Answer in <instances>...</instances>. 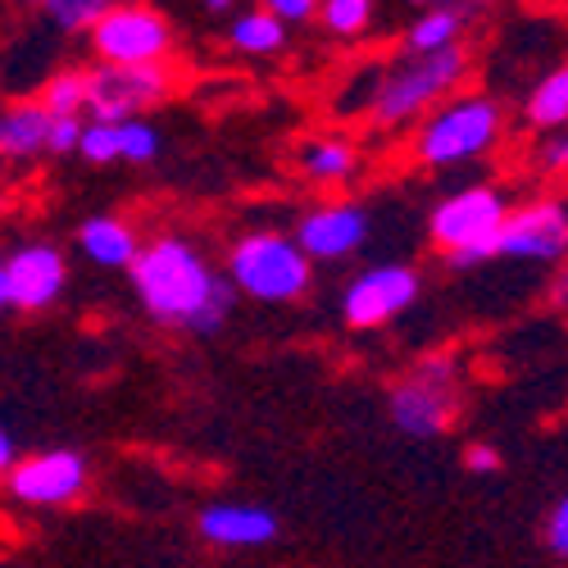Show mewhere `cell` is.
I'll return each mask as SVG.
<instances>
[{"label": "cell", "instance_id": "17", "mask_svg": "<svg viewBox=\"0 0 568 568\" xmlns=\"http://www.w3.org/2000/svg\"><path fill=\"white\" fill-rule=\"evenodd\" d=\"M359 146L355 141H346V136H310L305 146L296 151V169L310 178V182H318V186H342V182H351L355 173H359Z\"/></svg>", "mask_w": 568, "mask_h": 568}, {"label": "cell", "instance_id": "33", "mask_svg": "<svg viewBox=\"0 0 568 568\" xmlns=\"http://www.w3.org/2000/svg\"><path fill=\"white\" fill-rule=\"evenodd\" d=\"M10 310V301H6V260H0V314Z\"/></svg>", "mask_w": 568, "mask_h": 568}, {"label": "cell", "instance_id": "26", "mask_svg": "<svg viewBox=\"0 0 568 568\" xmlns=\"http://www.w3.org/2000/svg\"><path fill=\"white\" fill-rule=\"evenodd\" d=\"M541 541H546V550H550L555 559L568 555V500H564V496H555L550 509L541 514Z\"/></svg>", "mask_w": 568, "mask_h": 568}, {"label": "cell", "instance_id": "14", "mask_svg": "<svg viewBox=\"0 0 568 568\" xmlns=\"http://www.w3.org/2000/svg\"><path fill=\"white\" fill-rule=\"evenodd\" d=\"M277 514L251 500H214L196 514V532L219 550H260L277 537Z\"/></svg>", "mask_w": 568, "mask_h": 568}, {"label": "cell", "instance_id": "27", "mask_svg": "<svg viewBox=\"0 0 568 568\" xmlns=\"http://www.w3.org/2000/svg\"><path fill=\"white\" fill-rule=\"evenodd\" d=\"M260 10L273 14L282 28H296V23L318 19V0H260Z\"/></svg>", "mask_w": 568, "mask_h": 568}, {"label": "cell", "instance_id": "31", "mask_svg": "<svg viewBox=\"0 0 568 568\" xmlns=\"http://www.w3.org/2000/svg\"><path fill=\"white\" fill-rule=\"evenodd\" d=\"M14 459H19V446H14V437H10L6 423H0V478L10 473V464H14Z\"/></svg>", "mask_w": 568, "mask_h": 568}, {"label": "cell", "instance_id": "7", "mask_svg": "<svg viewBox=\"0 0 568 568\" xmlns=\"http://www.w3.org/2000/svg\"><path fill=\"white\" fill-rule=\"evenodd\" d=\"M87 78V114L91 123H123L146 119L160 101H169L173 73L169 64H97L82 69Z\"/></svg>", "mask_w": 568, "mask_h": 568}, {"label": "cell", "instance_id": "35", "mask_svg": "<svg viewBox=\"0 0 568 568\" xmlns=\"http://www.w3.org/2000/svg\"><path fill=\"white\" fill-rule=\"evenodd\" d=\"M23 6H45V0H23Z\"/></svg>", "mask_w": 568, "mask_h": 568}, {"label": "cell", "instance_id": "9", "mask_svg": "<svg viewBox=\"0 0 568 568\" xmlns=\"http://www.w3.org/2000/svg\"><path fill=\"white\" fill-rule=\"evenodd\" d=\"M423 292V277L414 264L405 260H383V264H368L359 268L346 292H342V318L355 333H373V327H387L396 323Z\"/></svg>", "mask_w": 568, "mask_h": 568}, {"label": "cell", "instance_id": "18", "mask_svg": "<svg viewBox=\"0 0 568 568\" xmlns=\"http://www.w3.org/2000/svg\"><path fill=\"white\" fill-rule=\"evenodd\" d=\"M45 128H51V114H45L37 101H14L0 110V160L6 164H23L32 155L45 151Z\"/></svg>", "mask_w": 568, "mask_h": 568}, {"label": "cell", "instance_id": "5", "mask_svg": "<svg viewBox=\"0 0 568 568\" xmlns=\"http://www.w3.org/2000/svg\"><path fill=\"white\" fill-rule=\"evenodd\" d=\"M509 214V196L491 182H468L442 196L428 214V236L450 268H473L496 260V232Z\"/></svg>", "mask_w": 568, "mask_h": 568}, {"label": "cell", "instance_id": "21", "mask_svg": "<svg viewBox=\"0 0 568 568\" xmlns=\"http://www.w3.org/2000/svg\"><path fill=\"white\" fill-rule=\"evenodd\" d=\"M160 151H164V136L151 119L114 123V164H155Z\"/></svg>", "mask_w": 568, "mask_h": 568}, {"label": "cell", "instance_id": "23", "mask_svg": "<svg viewBox=\"0 0 568 568\" xmlns=\"http://www.w3.org/2000/svg\"><path fill=\"white\" fill-rule=\"evenodd\" d=\"M318 19L333 37H359L373 23V0H318Z\"/></svg>", "mask_w": 568, "mask_h": 568}, {"label": "cell", "instance_id": "10", "mask_svg": "<svg viewBox=\"0 0 568 568\" xmlns=\"http://www.w3.org/2000/svg\"><path fill=\"white\" fill-rule=\"evenodd\" d=\"M0 483H6L10 500L28 509H60L87 491V459L82 450H69V446L32 450V455H19Z\"/></svg>", "mask_w": 568, "mask_h": 568}, {"label": "cell", "instance_id": "34", "mask_svg": "<svg viewBox=\"0 0 568 568\" xmlns=\"http://www.w3.org/2000/svg\"><path fill=\"white\" fill-rule=\"evenodd\" d=\"M409 6H418V10H428V6H442V0H409Z\"/></svg>", "mask_w": 568, "mask_h": 568}, {"label": "cell", "instance_id": "25", "mask_svg": "<svg viewBox=\"0 0 568 568\" xmlns=\"http://www.w3.org/2000/svg\"><path fill=\"white\" fill-rule=\"evenodd\" d=\"M78 155H82L87 164H114V123H91V119H82Z\"/></svg>", "mask_w": 568, "mask_h": 568}, {"label": "cell", "instance_id": "11", "mask_svg": "<svg viewBox=\"0 0 568 568\" xmlns=\"http://www.w3.org/2000/svg\"><path fill=\"white\" fill-rule=\"evenodd\" d=\"M368 236H373V219L355 201L314 205L292 227V242L301 246V255L310 264H346L368 246Z\"/></svg>", "mask_w": 568, "mask_h": 568}, {"label": "cell", "instance_id": "2", "mask_svg": "<svg viewBox=\"0 0 568 568\" xmlns=\"http://www.w3.org/2000/svg\"><path fill=\"white\" fill-rule=\"evenodd\" d=\"M468 69H473L468 45H450V51H433V55H405V60L373 73L364 114L383 132L423 123L446 97H455L464 87Z\"/></svg>", "mask_w": 568, "mask_h": 568}, {"label": "cell", "instance_id": "8", "mask_svg": "<svg viewBox=\"0 0 568 568\" xmlns=\"http://www.w3.org/2000/svg\"><path fill=\"white\" fill-rule=\"evenodd\" d=\"M87 37L101 64H164L173 55V23L155 6H119L114 0Z\"/></svg>", "mask_w": 568, "mask_h": 568}, {"label": "cell", "instance_id": "20", "mask_svg": "<svg viewBox=\"0 0 568 568\" xmlns=\"http://www.w3.org/2000/svg\"><path fill=\"white\" fill-rule=\"evenodd\" d=\"M524 119L537 132H564V123H568V69L564 64H555L550 73L537 78V87L528 91Z\"/></svg>", "mask_w": 568, "mask_h": 568}, {"label": "cell", "instance_id": "29", "mask_svg": "<svg viewBox=\"0 0 568 568\" xmlns=\"http://www.w3.org/2000/svg\"><path fill=\"white\" fill-rule=\"evenodd\" d=\"M537 169H546V173H564L568 169V136L564 132H541Z\"/></svg>", "mask_w": 568, "mask_h": 568}, {"label": "cell", "instance_id": "13", "mask_svg": "<svg viewBox=\"0 0 568 568\" xmlns=\"http://www.w3.org/2000/svg\"><path fill=\"white\" fill-rule=\"evenodd\" d=\"M6 260V301L10 310H51L69 287V260L51 242H23Z\"/></svg>", "mask_w": 568, "mask_h": 568}, {"label": "cell", "instance_id": "12", "mask_svg": "<svg viewBox=\"0 0 568 568\" xmlns=\"http://www.w3.org/2000/svg\"><path fill=\"white\" fill-rule=\"evenodd\" d=\"M568 251V205L559 196H541L505 214L496 232V255L528 260V264H559Z\"/></svg>", "mask_w": 568, "mask_h": 568}, {"label": "cell", "instance_id": "3", "mask_svg": "<svg viewBox=\"0 0 568 568\" xmlns=\"http://www.w3.org/2000/svg\"><path fill=\"white\" fill-rule=\"evenodd\" d=\"M505 105L487 91H455L414 132V160L423 169H459L500 146Z\"/></svg>", "mask_w": 568, "mask_h": 568}, {"label": "cell", "instance_id": "1", "mask_svg": "<svg viewBox=\"0 0 568 568\" xmlns=\"http://www.w3.org/2000/svg\"><path fill=\"white\" fill-rule=\"evenodd\" d=\"M128 277L146 318H155L160 327H182V333H196V337L219 333L236 305L223 268H214L201 255V246L178 232L141 246Z\"/></svg>", "mask_w": 568, "mask_h": 568}, {"label": "cell", "instance_id": "16", "mask_svg": "<svg viewBox=\"0 0 568 568\" xmlns=\"http://www.w3.org/2000/svg\"><path fill=\"white\" fill-rule=\"evenodd\" d=\"M78 246H82V255L97 264V268H123L128 273L132 260H136V251H141V236L119 214H91L78 227Z\"/></svg>", "mask_w": 568, "mask_h": 568}, {"label": "cell", "instance_id": "15", "mask_svg": "<svg viewBox=\"0 0 568 568\" xmlns=\"http://www.w3.org/2000/svg\"><path fill=\"white\" fill-rule=\"evenodd\" d=\"M478 6L468 0H442V6H428L405 32V55H433V51H450V45H464L468 23L478 19L473 14Z\"/></svg>", "mask_w": 568, "mask_h": 568}, {"label": "cell", "instance_id": "6", "mask_svg": "<svg viewBox=\"0 0 568 568\" xmlns=\"http://www.w3.org/2000/svg\"><path fill=\"white\" fill-rule=\"evenodd\" d=\"M455 409H459V364L450 355L418 359L387 396L392 428L414 442L442 437L455 423Z\"/></svg>", "mask_w": 568, "mask_h": 568}, {"label": "cell", "instance_id": "19", "mask_svg": "<svg viewBox=\"0 0 568 568\" xmlns=\"http://www.w3.org/2000/svg\"><path fill=\"white\" fill-rule=\"evenodd\" d=\"M227 45L246 60H277L282 51H287V28L264 10H246V14H236L227 23Z\"/></svg>", "mask_w": 568, "mask_h": 568}, {"label": "cell", "instance_id": "32", "mask_svg": "<svg viewBox=\"0 0 568 568\" xmlns=\"http://www.w3.org/2000/svg\"><path fill=\"white\" fill-rule=\"evenodd\" d=\"M201 6H205L210 14H232V10H236V0H201Z\"/></svg>", "mask_w": 568, "mask_h": 568}, {"label": "cell", "instance_id": "22", "mask_svg": "<svg viewBox=\"0 0 568 568\" xmlns=\"http://www.w3.org/2000/svg\"><path fill=\"white\" fill-rule=\"evenodd\" d=\"M37 105L51 119H82L87 114V78H82V69H60L55 78H45Z\"/></svg>", "mask_w": 568, "mask_h": 568}, {"label": "cell", "instance_id": "30", "mask_svg": "<svg viewBox=\"0 0 568 568\" xmlns=\"http://www.w3.org/2000/svg\"><path fill=\"white\" fill-rule=\"evenodd\" d=\"M464 468L468 473H478V478H491V473H500L505 468V459H500V450L496 446H468V455H464Z\"/></svg>", "mask_w": 568, "mask_h": 568}, {"label": "cell", "instance_id": "4", "mask_svg": "<svg viewBox=\"0 0 568 568\" xmlns=\"http://www.w3.org/2000/svg\"><path fill=\"white\" fill-rule=\"evenodd\" d=\"M223 277L232 296H246L255 305H292L314 287V264L301 255L292 232L260 227L232 242Z\"/></svg>", "mask_w": 568, "mask_h": 568}, {"label": "cell", "instance_id": "24", "mask_svg": "<svg viewBox=\"0 0 568 568\" xmlns=\"http://www.w3.org/2000/svg\"><path fill=\"white\" fill-rule=\"evenodd\" d=\"M110 6L114 0H45L41 10L60 32H91V23H97Z\"/></svg>", "mask_w": 568, "mask_h": 568}, {"label": "cell", "instance_id": "28", "mask_svg": "<svg viewBox=\"0 0 568 568\" xmlns=\"http://www.w3.org/2000/svg\"><path fill=\"white\" fill-rule=\"evenodd\" d=\"M78 132H82V119H51V128H45V151L51 155H73L78 151Z\"/></svg>", "mask_w": 568, "mask_h": 568}]
</instances>
